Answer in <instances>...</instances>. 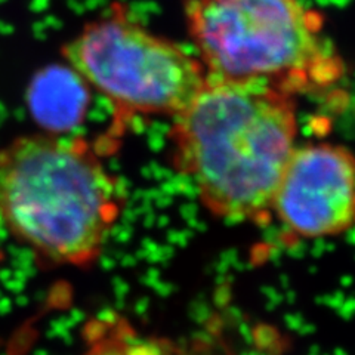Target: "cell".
Masks as SVG:
<instances>
[{"label": "cell", "instance_id": "7a4b0ae2", "mask_svg": "<svg viewBox=\"0 0 355 355\" xmlns=\"http://www.w3.org/2000/svg\"><path fill=\"white\" fill-rule=\"evenodd\" d=\"M121 203L117 180L83 139L30 135L0 148V220L44 259L94 262Z\"/></svg>", "mask_w": 355, "mask_h": 355}, {"label": "cell", "instance_id": "3957f363", "mask_svg": "<svg viewBox=\"0 0 355 355\" xmlns=\"http://www.w3.org/2000/svg\"><path fill=\"white\" fill-rule=\"evenodd\" d=\"M207 76L280 87L293 95L342 79L343 60L324 18L305 0H181Z\"/></svg>", "mask_w": 355, "mask_h": 355}, {"label": "cell", "instance_id": "277c9868", "mask_svg": "<svg viewBox=\"0 0 355 355\" xmlns=\"http://www.w3.org/2000/svg\"><path fill=\"white\" fill-rule=\"evenodd\" d=\"M73 71L120 116H176L206 82L200 60L123 12L96 19L62 49Z\"/></svg>", "mask_w": 355, "mask_h": 355}, {"label": "cell", "instance_id": "5b68a950", "mask_svg": "<svg viewBox=\"0 0 355 355\" xmlns=\"http://www.w3.org/2000/svg\"><path fill=\"white\" fill-rule=\"evenodd\" d=\"M297 239L335 237L355 227V155L338 144L297 146L277 188L271 218Z\"/></svg>", "mask_w": 355, "mask_h": 355}, {"label": "cell", "instance_id": "8992f818", "mask_svg": "<svg viewBox=\"0 0 355 355\" xmlns=\"http://www.w3.org/2000/svg\"><path fill=\"white\" fill-rule=\"evenodd\" d=\"M86 331L85 355H168L162 343L139 336L125 320H95Z\"/></svg>", "mask_w": 355, "mask_h": 355}, {"label": "cell", "instance_id": "6da1fadb", "mask_svg": "<svg viewBox=\"0 0 355 355\" xmlns=\"http://www.w3.org/2000/svg\"><path fill=\"white\" fill-rule=\"evenodd\" d=\"M297 130L296 95L207 76L173 116L172 163L212 215L263 222L271 218L275 191L297 147Z\"/></svg>", "mask_w": 355, "mask_h": 355}]
</instances>
